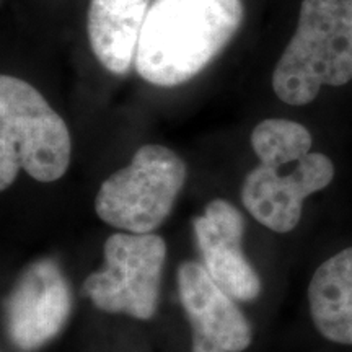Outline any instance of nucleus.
<instances>
[{
	"label": "nucleus",
	"mask_w": 352,
	"mask_h": 352,
	"mask_svg": "<svg viewBox=\"0 0 352 352\" xmlns=\"http://www.w3.org/2000/svg\"><path fill=\"white\" fill-rule=\"evenodd\" d=\"M241 21V0H155L140 32L135 69L152 85H182L212 63Z\"/></svg>",
	"instance_id": "1"
},
{
	"label": "nucleus",
	"mask_w": 352,
	"mask_h": 352,
	"mask_svg": "<svg viewBox=\"0 0 352 352\" xmlns=\"http://www.w3.org/2000/svg\"><path fill=\"white\" fill-rule=\"evenodd\" d=\"M186 175V164L173 151L158 144L142 145L129 165L101 184L96 214L120 230L152 233L173 210Z\"/></svg>",
	"instance_id": "4"
},
{
	"label": "nucleus",
	"mask_w": 352,
	"mask_h": 352,
	"mask_svg": "<svg viewBox=\"0 0 352 352\" xmlns=\"http://www.w3.org/2000/svg\"><path fill=\"white\" fill-rule=\"evenodd\" d=\"M352 80V0H303L297 30L274 74L277 98L294 107L311 103L321 87Z\"/></svg>",
	"instance_id": "2"
},
{
	"label": "nucleus",
	"mask_w": 352,
	"mask_h": 352,
	"mask_svg": "<svg viewBox=\"0 0 352 352\" xmlns=\"http://www.w3.org/2000/svg\"><path fill=\"white\" fill-rule=\"evenodd\" d=\"M252 147L263 165L280 168L310 153L311 134L296 121L272 118L254 127Z\"/></svg>",
	"instance_id": "12"
},
{
	"label": "nucleus",
	"mask_w": 352,
	"mask_h": 352,
	"mask_svg": "<svg viewBox=\"0 0 352 352\" xmlns=\"http://www.w3.org/2000/svg\"><path fill=\"white\" fill-rule=\"evenodd\" d=\"M316 329L338 344H352V246L320 264L308 285Z\"/></svg>",
	"instance_id": "11"
},
{
	"label": "nucleus",
	"mask_w": 352,
	"mask_h": 352,
	"mask_svg": "<svg viewBox=\"0 0 352 352\" xmlns=\"http://www.w3.org/2000/svg\"><path fill=\"white\" fill-rule=\"evenodd\" d=\"M151 0H90L87 32L100 64L126 76L135 60L140 32Z\"/></svg>",
	"instance_id": "10"
},
{
	"label": "nucleus",
	"mask_w": 352,
	"mask_h": 352,
	"mask_svg": "<svg viewBox=\"0 0 352 352\" xmlns=\"http://www.w3.org/2000/svg\"><path fill=\"white\" fill-rule=\"evenodd\" d=\"M202 266L228 296L252 302L261 292V280L243 253L245 219L226 199H214L204 214L192 219Z\"/></svg>",
	"instance_id": "9"
},
{
	"label": "nucleus",
	"mask_w": 352,
	"mask_h": 352,
	"mask_svg": "<svg viewBox=\"0 0 352 352\" xmlns=\"http://www.w3.org/2000/svg\"><path fill=\"white\" fill-rule=\"evenodd\" d=\"M178 292L189 324L191 352H241L252 344L248 320L201 263L178 267Z\"/></svg>",
	"instance_id": "8"
},
{
	"label": "nucleus",
	"mask_w": 352,
	"mask_h": 352,
	"mask_svg": "<svg viewBox=\"0 0 352 352\" xmlns=\"http://www.w3.org/2000/svg\"><path fill=\"white\" fill-rule=\"evenodd\" d=\"M69 127L28 82L0 77V189L25 170L41 183L63 178L70 165Z\"/></svg>",
	"instance_id": "3"
},
{
	"label": "nucleus",
	"mask_w": 352,
	"mask_h": 352,
	"mask_svg": "<svg viewBox=\"0 0 352 352\" xmlns=\"http://www.w3.org/2000/svg\"><path fill=\"white\" fill-rule=\"evenodd\" d=\"M166 245L153 233H113L104 243V267L91 272L82 294L107 314L151 320L160 300Z\"/></svg>",
	"instance_id": "5"
},
{
	"label": "nucleus",
	"mask_w": 352,
	"mask_h": 352,
	"mask_svg": "<svg viewBox=\"0 0 352 352\" xmlns=\"http://www.w3.org/2000/svg\"><path fill=\"white\" fill-rule=\"evenodd\" d=\"M333 178L334 165L323 153H308L287 175L259 164L246 175L241 202L261 226L287 233L300 222L303 201L327 188Z\"/></svg>",
	"instance_id": "7"
},
{
	"label": "nucleus",
	"mask_w": 352,
	"mask_h": 352,
	"mask_svg": "<svg viewBox=\"0 0 352 352\" xmlns=\"http://www.w3.org/2000/svg\"><path fill=\"white\" fill-rule=\"evenodd\" d=\"M72 311L67 279L52 259L30 264L7 300V333L13 346L36 351L54 340Z\"/></svg>",
	"instance_id": "6"
}]
</instances>
